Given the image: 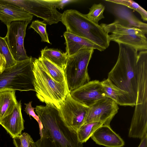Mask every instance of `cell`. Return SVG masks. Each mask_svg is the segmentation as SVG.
Wrapping results in <instances>:
<instances>
[{"label": "cell", "mask_w": 147, "mask_h": 147, "mask_svg": "<svg viewBox=\"0 0 147 147\" xmlns=\"http://www.w3.org/2000/svg\"><path fill=\"white\" fill-rule=\"evenodd\" d=\"M35 109L42 126L40 138L35 142L38 147H83L77 132L66 125L58 109L46 104Z\"/></svg>", "instance_id": "1"}, {"label": "cell", "mask_w": 147, "mask_h": 147, "mask_svg": "<svg viewBox=\"0 0 147 147\" xmlns=\"http://www.w3.org/2000/svg\"><path fill=\"white\" fill-rule=\"evenodd\" d=\"M118 44V59L108 73L107 79L116 87L127 93L136 103L138 90L136 62L138 51L129 45Z\"/></svg>", "instance_id": "2"}, {"label": "cell", "mask_w": 147, "mask_h": 147, "mask_svg": "<svg viewBox=\"0 0 147 147\" xmlns=\"http://www.w3.org/2000/svg\"><path fill=\"white\" fill-rule=\"evenodd\" d=\"M137 94L128 136L141 138L147 134V51L138 53L136 62Z\"/></svg>", "instance_id": "3"}, {"label": "cell", "mask_w": 147, "mask_h": 147, "mask_svg": "<svg viewBox=\"0 0 147 147\" xmlns=\"http://www.w3.org/2000/svg\"><path fill=\"white\" fill-rule=\"evenodd\" d=\"M33 71L34 85L38 98L42 102L59 109L70 92L66 81L59 82L53 80L38 59L34 58Z\"/></svg>", "instance_id": "4"}, {"label": "cell", "mask_w": 147, "mask_h": 147, "mask_svg": "<svg viewBox=\"0 0 147 147\" xmlns=\"http://www.w3.org/2000/svg\"><path fill=\"white\" fill-rule=\"evenodd\" d=\"M67 32L85 38L98 45L104 50L110 44L108 34L98 24H96L85 15L75 9L65 11L61 21Z\"/></svg>", "instance_id": "5"}, {"label": "cell", "mask_w": 147, "mask_h": 147, "mask_svg": "<svg viewBox=\"0 0 147 147\" xmlns=\"http://www.w3.org/2000/svg\"><path fill=\"white\" fill-rule=\"evenodd\" d=\"M34 58L17 61L14 65L5 68L0 74V91L9 90L35 91L33 71Z\"/></svg>", "instance_id": "6"}, {"label": "cell", "mask_w": 147, "mask_h": 147, "mask_svg": "<svg viewBox=\"0 0 147 147\" xmlns=\"http://www.w3.org/2000/svg\"><path fill=\"white\" fill-rule=\"evenodd\" d=\"M94 51L93 49H83L68 56L63 70L70 92L90 81L88 66Z\"/></svg>", "instance_id": "7"}, {"label": "cell", "mask_w": 147, "mask_h": 147, "mask_svg": "<svg viewBox=\"0 0 147 147\" xmlns=\"http://www.w3.org/2000/svg\"><path fill=\"white\" fill-rule=\"evenodd\" d=\"M100 25L108 34L110 42L127 45L138 51L147 50V38L139 29L123 24L117 20L110 24Z\"/></svg>", "instance_id": "8"}, {"label": "cell", "mask_w": 147, "mask_h": 147, "mask_svg": "<svg viewBox=\"0 0 147 147\" xmlns=\"http://www.w3.org/2000/svg\"><path fill=\"white\" fill-rule=\"evenodd\" d=\"M18 6L29 13L40 18L51 25L61 21L62 13L54 6L52 0H1Z\"/></svg>", "instance_id": "9"}, {"label": "cell", "mask_w": 147, "mask_h": 147, "mask_svg": "<svg viewBox=\"0 0 147 147\" xmlns=\"http://www.w3.org/2000/svg\"><path fill=\"white\" fill-rule=\"evenodd\" d=\"M30 21H18L12 22L7 27V31L5 38L10 50L17 61L28 58L24 45V38Z\"/></svg>", "instance_id": "10"}, {"label": "cell", "mask_w": 147, "mask_h": 147, "mask_svg": "<svg viewBox=\"0 0 147 147\" xmlns=\"http://www.w3.org/2000/svg\"><path fill=\"white\" fill-rule=\"evenodd\" d=\"M89 107L73 99L69 94L59 109L66 125L77 132L84 124Z\"/></svg>", "instance_id": "11"}, {"label": "cell", "mask_w": 147, "mask_h": 147, "mask_svg": "<svg viewBox=\"0 0 147 147\" xmlns=\"http://www.w3.org/2000/svg\"><path fill=\"white\" fill-rule=\"evenodd\" d=\"M119 109L118 105L111 99L107 98L100 100L89 107L84 124L101 121L104 125H110Z\"/></svg>", "instance_id": "12"}, {"label": "cell", "mask_w": 147, "mask_h": 147, "mask_svg": "<svg viewBox=\"0 0 147 147\" xmlns=\"http://www.w3.org/2000/svg\"><path fill=\"white\" fill-rule=\"evenodd\" d=\"M70 94L74 100L88 107L107 98L101 82L98 80L90 81L70 92Z\"/></svg>", "instance_id": "13"}, {"label": "cell", "mask_w": 147, "mask_h": 147, "mask_svg": "<svg viewBox=\"0 0 147 147\" xmlns=\"http://www.w3.org/2000/svg\"><path fill=\"white\" fill-rule=\"evenodd\" d=\"M90 138L96 144L107 147H122L125 145L123 140L110 125H102Z\"/></svg>", "instance_id": "14"}, {"label": "cell", "mask_w": 147, "mask_h": 147, "mask_svg": "<svg viewBox=\"0 0 147 147\" xmlns=\"http://www.w3.org/2000/svg\"><path fill=\"white\" fill-rule=\"evenodd\" d=\"M21 100L18 102L12 113L4 118L0 124L13 139L20 136L24 129V120L22 112Z\"/></svg>", "instance_id": "15"}, {"label": "cell", "mask_w": 147, "mask_h": 147, "mask_svg": "<svg viewBox=\"0 0 147 147\" xmlns=\"http://www.w3.org/2000/svg\"><path fill=\"white\" fill-rule=\"evenodd\" d=\"M33 16L20 8L0 0V20L7 27L13 22L32 21Z\"/></svg>", "instance_id": "16"}, {"label": "cell", "mask_w": 147, "mask_h": 147, "mask_svg": "<svg viewBox=\"0 0 147 147\" xmlns=\"http://www.w3.org/2000/svg\"><path fill=\"white\" fill-rule=\"evenodd\" d=\"M66 45V52L68 56H71L79 50L85 49H97L102 51L104 50L91 41L82 37L67 31L63 34Z\"/></svg>", "instance_id": "17"}, {"label": "cell", "mask_w": 147, "mask_h": 147, "mask_svg": "<svg viewBox=\"0 0 147 147\" xmlns=\"http://www.w3.org/2000/svg\"><path fill=\"white\" fill-rule=\"evenodd\" d=\"M114 12L118 20L121 24L136 28L142 31L145 34L147 33V24L139 20L128 8L117 4L113 8Z\"/></svg>", "instance_id": "18"}, {"label": "cell", "mask_w": 147, "mask_h": 147, "mask_svg": "<svg viewBox=\"0 0 147 147\" xmlns=\"http://www.w3.org/2000/svg\"><path fill=\"white\" fill-rule=\"evenodd\" d=\"M101 82L107 98L121 106L134 107L136 103L127 93L116 87L107 78Z\"/></svg>", "instance_id": "19"}, {"label": "cell", "mask_w": 147, "mask_h": 147, "mask_svg": "<svg viewBox=\"0 0 147 147\" xmlns=\"http://www.w3.org/2000/svg\"><path fill=\"white\" fill-rule=\"evenodd\" d=\"M15 92L9 90L0 91V122L12 113L17 104Z\"/></svg>", "instance_id": "20"}, {"label": "cell", "mask_w": 147, "mask_h": 147, "mask_svg": "<svg viewBox=\"0 0 147 147\" xmlns=\"http://www.w3.org/2000/svg\"><path fill=\"white\" fill-rule=\"evenodd\" d=\"M41 57L45 58L63 69L68 56L67 54L58 49L48 48L47 46L40 51Z\"/></svg>", "instance_id": "21"}, {"label": "cell", "mask_w": 147, "mask_h": 147, "mask_svg": "<svg viewBox=\"0 0 147 147\" xmlns=\"http://www.w3.org/2000/svg\"><path fill=\"white\" fill-rule=\"evenodd\" d=\"M38 59L46 71L53 80L59 82L66 81L63 69L45 58L40 56Z\"/></svg>", "instance_id": "22"}, {"label": "cell", "mask_w": 147, "mask_h": 147, "mask_svg": "<svg viewBox=\"0 0 147 147\" xmlns=\"http://www.w3.org/2000/svg\"><path fill=\"white\" fill-rule=\"evenodd\" d=\"M104 124L101 121L91 122L82 125L77 131L79 141L82 143L86 142L99 127Z\"/></svg>", "instance_id": "23"}, {"label": "cell", "mask_w": 147, "mask_h": 147, "mask_svg": "<svg viewBox=\"0 0 147 147\" xmlns=\"http://www.w3.org/2000/svg\"><path fill=\"white\" fill-rule=\"evenodd\" d=\"M117 4L122 5L138 12L140 15L141 18L145 21H147V12L138 4L131 0H105Z\"/></svg>", "instance_id": "24"}, {"label": "cell", "mask_w": 147, "mask_h": 147, "mask_svg": "<svg viewBox=\"0 0 147 147\" xmlns=\"http://www.w3.org/2000/svg\"><path fill=\"white\" fill-rule=\"evenodd\" d=\"M105 9V6L101 3H94L89 9V13L85 15L94 23L98 24L99 21L105 18L103 13Z\"/></svg>", "instance_id": "25"}, {"label": "cell", "mask_w": 147, "mask_h": 147, "mask_svg": "<svg viewBox=\"0 0 147 147\" xmlns=\"http://www.w3.org/2000/svg\"><path fill=\"white\" fill-rule=\"evenodd\" d=\"M0 53L5 58L6 64V68L15 65L17 61L14 58L10 50L5 38L0 36Z\"/></svg>", "instance_id": "26"}, {"label": "cell", "mask_w": 147, "mask_h": 147, "mask_svg": "<svg viewBox=\"0 0 147 147\" xmlns=\"http://www.w3.org/2000/svg\"><path fill=\"white\" fill-rule=\"evenodd\" d=\"M46 26L47 24L44 22L36 20L32 22L29 28H32L41 37L42 42L51 44L49 40L48 34L47 31Z\"/></svg>", "instance_id": "27"}, {"label": "cell", "mask_w": 147, "mask_h": 147, "mask_svg": "<svg viewBox=\"0 0 147 147\" xmlns=\"http://www.w3.org/2000/svg\"><path fill=\"white\" fill-rule=\"evenodd\" d=\"M33 140L30 136L24 132L13 138V143L16 147H29L30 142Z\"/></svg>", "instance_id": "28"}, {"label": "cell", "mask_w": 147, "mask_h": 147, "mask_svg": "<svg viewBox=\"0 0 147 147\" xmlns=\"http://www.w3.org/2000/svg\"><path fill=\"white\" fill-rule=\"evenodd\" d=\"M32 101H30L28 103L25 104L26 107L25 108L24 111L30 117V116H32L38 122L40 134V135L41 136L42 127V125L39 117L35 114L34 111L35 108L32 107Z\"/></svg>", "instance_id": "29"}, {"label": "cell", "mask_w": 147, "mask_h": 147, "mask_svg": "<svg viewBox=\"0 0 147 147\" xmlns=\"http://www.w3.org/2000/svg\"><path fill=\"white\" fill-rule=\"evenodd\" d=\"M54 6L59 9H63L66 5L77 2L78 0H52Z\"/></svg>", "instance_id": "30"}, {"label": "cell", "mask_w": 147, "mask_h": 147, "mask_svg": "<svg viewBox=\"0 0 147 147\" xmlns=\"http://www.w3.org/2000/svg\"><path fill=\"white\" fill-rule=\"evenodd\" d=\"M6 62L3 55L0 53V74L1 73L5 68Z\"/></svg>", "instance_id": "31"}, {"label": "cell", "mask_w": 147, "mask_h": 147, "mask_svg": "<svg viewBox=\"0 0 147 147\" xmlns=\"http://www.w3.org/2000/svg\"><path fill=\"white\" fill-rule=\"evenodd\" d=\"M141 141L138 147H147V134L141 139Z\"/></svg>", "instance_id": "32"}, {"label": "cell", "mask_w": 147, "mask_h": 147, "mask_svg": "<svg viewBox=\"0 0 147 147\" xmlns=\"http://www.w3.org/2000/svg\"><path fill=\"white\" fill-rule=\"evenodd\" d=\"M29 147H38L35 142L33 140H32L30 143Z\"/></svg>", "instance_id": "33"}]
</instances>
